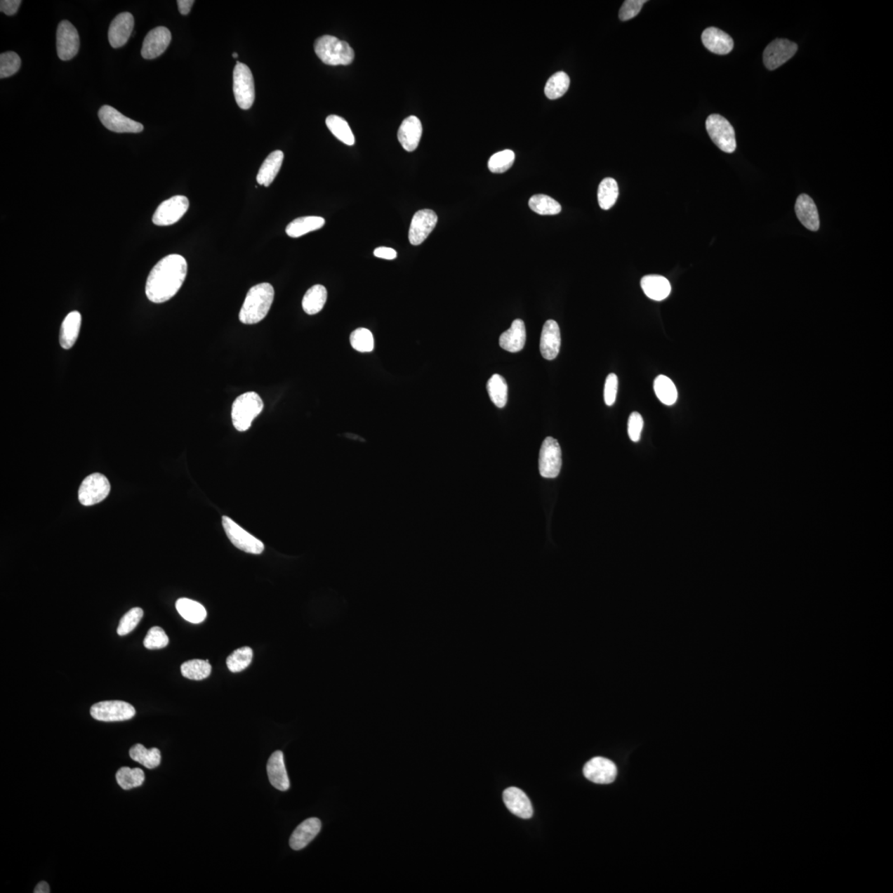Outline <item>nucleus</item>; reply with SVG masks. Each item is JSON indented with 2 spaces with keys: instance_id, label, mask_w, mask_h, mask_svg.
<instances>
[{
  "instance_id": "f257e3e1",
  "label": "nucleus",
  "mask_w": 893,
  "mask_h": 893,
  "mask_svg": "<svg viewBox=\"0 0 893 893\" xmlns=\"http://www.w3.org/2000/svg\"><path fill=\"white\" fill-rule=\"evenodd\" d=\"M187 275V263L183 256L171 254L162 258L149 273L146 283L147 299L161 304L176 295Z\"/></svg>"
},
{
  "instance_id": "f03ea898",
  "label": "nucleus",
  "mask_w": 893,
  "mask_h": 893,
  "mask_svg": "<svg viewBox=\"0 0 893 893\" xmlns=\"http://www.w3.org/2000/svg\"><path fill=\"white\" fill-rule=\"evenodd\" d=\"M275 291L269 283H260L251 288L245 298L239 313V320L244 324L260 322L267 315L273 303Z\"/></svg>"
},
{
  "instance_id": "7ed1b4c3",
  "label": "nucleus",
  "mask_w": 893,
  "mask_h": 893,
  "mask_svg": "<svg viewBox=\"0 0 893 893\" xmlns=\"http://www.w3.org/2000/svg\"><path fill=\"white\" fill-rule=\"evenodd\" d=\"M315 52L324 63L330 66H347L352 62L355 55L347 41L330 35L320 37L315 41Z\"/></svg>"
},
{
  "instance_id": "20e7f679",
  "label": "nucleus",
  "mask_w": 893,
  "mask_h": 893,
  "mask_svg": "<svg viewBox=\"0 0 893 893\" xmlns=\"http://www.w3.org/2000/svg\"><path fill=\"white\" fill-rule=\"evenodd\" d=\"M263 399L258 394L251 392L241 395L232 407V421L235 429L239 432L249 430L254 418L263 411Z\"/></svg>"
},
{
  "instance_id": "39448f33",
  "label": "nucleus",
  "mask_w": 893,
  "mask_h": 893,
  "mask_svg": "<svg viewBox=\"0 0 893 893\" xmlns=\"http://www.w3.org/2000/svg\"><path fill=\"white\" fill-rule=\"evenodd\" d=\"M706 127L711 140L720 150L727 153L736 151V133L732 125L723 116L710 115L706 119Z\"/></svg>"
},
{
  "instance_id": "423d86ee",
  "label": "nucleus",
  "mask_w": 893,
  "mask_h": 893,
  "mask_svg": "<svg viewBox=\"0 0 893 893\" xmlns=\"http://www.w3.org/2000/svg\"><path fill=\"white\" fill-rule=\"evenodd\" d=\"M234 93L237 104L242 110H249L255 100V86L252 72L246 65L237 62L234 70Z\"/></svg>"
},
{
  "instance_id": "0eeeda50",
  "label": "nucleus",
  "mask_w": 893,
  "mask_h": 893,
  "mask_svg": "<svg viewBox=\"0 0 893 893\" xmlns=\"http://www.w3.org/2000/svg\"><path fill=\"white\" fill-rule=\"evenodd\" d=\"M92 717L105 722H124L136 715L134 707L122 701H101L91 706Z\"/></svg>"
},
{
  "instance_id": "6e6552de",
  "label": "nucleus",
  "mask_w": 893,
  "mask_h": 893,
  "mask_svg": "<svg viewBox=\"0 0 893 893\" xmlns=\"http://www.w3.org/2000/svg\"><path fill=\"white\" fill-rule=\"evenodd\" d=\"M110 489V483L103 474L93 473L82 482L78 492L79 501L85 506L96 505L109 496Z\"/></svg>"
},
{
  "instance_id": "1a4fd4ad",
  "label": "nucleus",
  "mask_w": 893,
  "mask_h": 893,
  "mask_svg": "<svg viewBox=\"0 0 893 893\" xmlns=\"http://www.w3.org/2000/svg\"><path fill=\"white\" fill-rule=\"evenodd\" d=\"M222 523L227 538L239 550L253 555H260L264 551L263 543L246 532L235 521L223 516Z\"/></svg>"
},
{
  "instance_id": "9d476101",
  "label": "nucleus",
  "mask_w": 893,
  "mask_h": 893,
  "mask_svg": "<svg viewBox=\"0 0 893 893\" xmlns=\"http://www.w3.org/2000/svg\"><path fill=\"white\" fill-rule=\"evenodd\" d=\"M189 199L184 195H176L162 202L157 207L152 217V222L157 226H170L178 223L187 212Z\"/></svg>"
},
{
  "instance_id": "9b49d317",
  "label": "nucleus",
  "mask_w": 893,
  "mask_h": 893,
  "mask_svg": "<svg viewBox=\"0 0 893 893\" xmlns=\"http://www.w3.org/2000/svg\"><path fill=\"white\" fill-rule=\"evenodd\" d=\"M539 472L545 478H555L562 468V451L557 440L548 437L541 446L538 459Z\"/></svg>"
},
{
  "instance_id": "f8f14e48",
  "label": "nucleus",
  "mask_w": 893,
  "mask_h": 893,
  "mask_svg": "<svg viewBox=\"0 0 893 893\" xmlns=\"http://www.w3.org/2000/svg\"><path fill=\"white\" fill-rule=\"evenodd\" d=\"M102 124L112 132L138 133L143 131V125L121 114L110 105L102 106L99 110Z\"/></svg>"
},
{
  "instance_id": "ddd939ff",
  "label": "nucleus",
  "mask_w": 893,
  "mask_h": 893,
  "mask_svg": "<svg viewBox=\"0 0 893 893\" xmlns=\"http://www.w3.org/2000/svg\"><path fill=\"white\" fill-rule=\"evenodd\" d=\"M438 222V216L431 209H421L413 216L409 230V240L414 246L424 243Z\"/></svg>"
},
{
  "instance_id": "4468645a",
  "label": "nucleus",
  "mask_w": 893,
  "mask_h": 893,
  "mask_svg": "<svg viewBox=\"0 0 893 893\" xmlns=\"http://www.w3.org/2000/svg\"><path fill=\"white\" fill-rule=\"evenodd\" d=\"M80 48V37L78 32L67 20L59 23L57 31V50L58 57L69 60L76 57Z\"/></svg>"
},
{
  "instance_id": "2eb2a0df",
  "label": "nucleus",
  "mask_w": 893,
  "mask_h": 893,
  "mask_svg": "<svg viewBox=\"0 0 893 893\" xmlns=\"http://www.w3.org/2000/svg\"><path fill=\"white\" fill-rule=\"evenodd\" d=\"M798 46L788 39H776L767 45L764 52L765 67L774 71L787 62L798 52Z\"/></svg>"
},
{
  "instance_id": "dca6fc26",
  "label": "nucleus",
  "mask_w": 893,
  "mask_h": 893,
  "mask_svg": "<svg viewBox=\"0 0 893 893\" xmlns=\"http://www.w3.org/2000/svg\"><path fill=\"white\" fill-rule=\"evenodd\" d=\"M586 778L597 784H610L616 780L617 767L606 758L595 757L586 764L583 769Z\"/></svg>"
},
{
  "instance_id": "f3484780",
  "label": "nucleus",
  "mask_w": 893,
  "mask_h": 893,
  "mask_svg": "<svg viewBox=\"0 0 893 893\" xmlns=\"http://www.w3.org/2000/svg\"><path fill=\"white\" fill-rule=\"evenodd\" d=\"M171 34L165 27H157L147 34L143 41L141 54L144 59L152 60L160 57L168 48Z\"/></svg>"
},
{
  "instance_id": "a211bd4d",
  "label": "nucleus",
  "mask_w": 893,
  "mask_h": 893,
  "mask_svg": "<svg viewBox=\"0 0 893 893\" xmlns=\"http://www.w3.org/2000/svg\"><path fill=\"white\" fill-rule=\"evenodd\" d=\"M134 27V18L132 13L124 12L119 13L112 21L109 29V41L114 48H122L128 43Z\"/></svg>"
},
{
  "instance_id": "6ab92c4d",
  "label": "nucleus",
  "mask_w": 893,
  "mask_h": 893,
  "mask_svg": "<svg viewBox=\"0 0 893 893\" xmlns=\"http://www.w3.org/2000/svg\"><path fill=\"white\" fill-rule=\"evenodd\" d=\"M561 347L560 329L555 320H548L544 324L541 339V352L547 360L555 359Z\"/></svg>"
},
{
  "instance_id": "aec40b11",
  "label": "nucleus",
  "mask_w": 893,
  "mask_h": 893,
  "mask_svg": "<svg viewBox=\"0 0 893 893\" xmlns=\"http://www.w3.org/2000/svg\"><path fill=\"white\" fill-rule=\"evenodd\" d=\"M503 800L507 808L514 815L523 819L533 816L534 810L527 795L517 788H509L503 793Z\"/></svg>"
},
{
  "instance_id": "412c9836",
  "label": "nucleus",
  "mask_w": 893,
  "mask_h": 893,
  "mask_svg": "<svg viewBox=\"0 0 893 893\" xmlns=\"http://www.w3.org/2000/svg\"><path fill=\"white\" fill-rule=\"evenodd\" d=\"M422 133L421 120L416 116H409L403 121L399 128L398 140L404 150L414 152L421 142Z\"/></svg>"
},
{
  "instance_id": "4be33fe9",
  "label": "nucleus",
  "mask_w": 893,
  "mask_h": 893,
  "mask_svg": "<svg viewBox=\"0 0 893 893\" xmlns=\"http://www.w3.org/2000/svg\"><path fill=\"white\" fill-rule=\"evenodd\" d=\"M268 779L274 788L285 792L290 788V780L288 776L283 753L280 750L274 752L267 762Z\"/></svg>"
},
{
  "instance_id": "5701e85b",
  "label": "nucleus",
  "mask_w": 893,
  "mask_h": 893,
  "mask_svg": "<svg viewBox=\"0 0 893 893\" xmlns=\"http://www.w3.org/2000/svg\"><path fill=\"white\" fill-rule=\"evenodd\" d=\"M701 40L710 52L718 55L729 54L734 48L732 37L716 27H708L702 32Z\"/></svg>"
},
{
  "instance_id": "b1692460",
  "label": "nucleus",
  "mask_w": 893,
  "mask_h": 893,
  "mask_svg": "<svg viewBox=\"0 0 893 893\" xmlns=\"http://www.w3.org/2000/svg\"><path fill=\"white\" fill-rule=\"evenodd\" d=\"M321 821L318 818L307 819L298 826L290 839V845L294 850L306 847L319 833Z\"/></svg>"
},
{
  "instance_id": "393cba45",
  "label": "nucleus",
  "mask_w": 893,
  "mask_h": 893,
  "mask_svg": "<svg viewBox=\"0 0 893 893\" xmlns=\"http://www.w3.org/2000/svg\"><path fill=\"white\" fill-rule=\"evenodd\" d=\"M795 211L800 222L807 230L816 232L820 229V218L815 202L807 194H801L797 199Z\"/></svg>"
},
{
  "instance_id": "a878e982",
  "label": "nucleus",
  "mask_w": 893,
  "mask_h": 893,
  "mask_svg": "<svg viewBox=\"0 0 893 893\" xmlns=\"http://www.w3.org/2000/svg\"><path fill=\"white\" fill-rule=\"evenodd\" d=\"M527 341V329L522 319L513 321L511 327L501 335L500 346L510 352H517L523 350Z\"/></svg>"
},
{
  "instance_id": "bb28decb",
  "label": "nucleus",
  "mask_w": 893,
  "mask_h": 893,
  "mask_svg": "<svg viewBox=\"0 0 893 893\" xmlns=\"http://www.w3.org/2000/svg\"><path fill=\"white\" fill-rule=\"evenodd\" d=\"M81 326V315L78 311H72L63 320L60 331V344L64 350H68L76 343Z\"/></svg>"
},
{
  "instance_id": "cd10ccee",
  "label": "nucleus",
  "mask_w": 893,
  "mask_h": 893,
  "mask_svg": "<svg viewBox=\"0 0 893 893\" xmlns=\"http://www.w3.org/2000/svg\"><path fill=\"white\" fill-rule=\"evenodd\" d=\"M641 287L649 299L662 301L671 293V284L667 278L659 275L645 276L641 279Z\"/></svg>"
},
{
  "instance_id": "c85d7f7f",
  "label": "nucleus",
  "mask_w": 893,
  "mask_h": 893,
  "mask_svg": "<svg viewBox=\"0 0 893 893\" xmlns=\"http://www.w3.org/2000/svg\"><path fill=\"white\" fill-rule=\"evenodd\" d=\"M283 160L284 153L282 151L272 152L260 166L257 176L258 183L268 187L280 171Z\"/></svg>"
},
{
  "instance_id": "c756f323",
  "label": "nucleus",
  "mask_w": 893,
  "mask_h": 893,
  "mask_svg": "<svg viewBox=\"0 0 893 893\" xmlns=\"http://www.w3.org/2000/svg\"><path fill=\"white\" fill-rule=\"evenodd\" d=\"M325 225V220L319 216H306L296 218L287 225L286 232L291 238H300L321 229Z\"/></svg>"
},
{
  "instance_id": "7c9ffc66",
  "label": "nucleus",
  "mask_w": 893,
  "mask_h": 893,
  "mask_svg": "<svg viewBox=\"0 0 893 893\" xmlns=\"http://www.w3.org/2000/svg\"><path fill=\"white\" fill-rule=\"evenodd\" d=\"M327 296L326 288L322 285H315L310 288L302 300V307L305 312L310 315L319 313L326 303Z\"/></svg>"
},
{
  "instance_id": "2f4dec72",
  "label": "nucleus",
  "mask_w": 893,
  "mask_h": 893,
  "mask_svg": "<svg viewBox=\"0 0 893 893\" xmlns=\"http://www.w3.org/2000/svg\"><path fill=\"white\" fill-rule=\"evenodd\" d=\"M176 610L185 621L199 624L206 620L207 612L201 604L187 598H180L176 603Z\"/></svg>"
},
{
  "instance_id": "473e14b6",
  "label": "nucleus",
  "mask_w": 893,
  "mask_h": 893,
  "mask_svg": "<svg viewBox=\"0 0 893 893\" xmlns=\"http://www.w3.org/2000/svg\"><path fill=\"white\" fill-rule=\"evenodd\" d=\"M129 755L134 761L146 767L148 769H154L161 764V752L157 748L147 750L141 743L135 744L129 750Z\"/></svg>"
},
{
  "instance_id": "72a5a7b5",
  "label": "nucleus",
  "mask_w": 893,
  "mask_h": 893,
  "mask_svg": "<svg viewBox=\"0 0 893 893\" xmlns=\"http://www.w3.org/2000/svg\"><path fill=\"white\" fill-rule=\"evenodd\" d=\"M487 392L491 402L498 408H504L508 399V385L506 381L498 374H495L488 381Z\"/></svg>"
},
{
  "instance_id": "f704fd0d",
  "label": "nucleus",
  "mask_w": 893,
  "mask_h": 893,
  "mask_svg": "<svg viewBox=\"0 0 893 893\" xmlns=\"http://www.w3.org/2000/svg\"><path fill=\"white\" fill-rule=\"evenodd\" d=\"M654 389L659 401L666 406H673L677 399V390L673 381L668 376L660 375L654 380Z\"/></svg>"
},
{
  "instance_id": "c9c22d12",
  "label": "nucleus",
  "mask_w": 893,
  "mask_h": 893,
  "mask_svg": "<svg viewBox=\"0 0 893 893\" xmlns=\"http://www.w3.org/2000/svg\"><path fill=\"white\" fill-rule=\"evenodd\" d=\"M326 125L339 141L348 146L355 145V138L347 121L338 115H329L326 119Z\"/></svg>"
},
{
  "instance_id": "e433bc0d",
  "label": "nucleus",
  "mask_w": 893,
  "mask_h": 893,
  "mask_svg": "<svg viewBox=\"0 0 893 893\" xmlns=\"http://www.w3.org/2000/svg\"><path fill=\"white\" fill-rule=\"evenodd\" d=\"M597 197L599 206L604 211H608L615 206L619 197L616 180L611 178H604L600 183Z\"/></svg>"
},
{
  "instance_id": "4c0bfd02",
  "label": "nucleus",
  "mask_w": 893,
  "mask_h": 893,
  "mask_svg": "<svg viewBox=\"0 0 893 893\" xmlns=\"http://www.w3.org/2000/svg\"><path fill=\"white\" fill-rule=\"evenodd\" d=\"M529 206L541 216H555L562 211L560 204L546 194L533 195L529 201Z\"/></svg>"
},
{
  "instance_id": "58836bf2",
  "label": "nucleus",
  "mask_w": 893,
  "mask_h": 893,
  "mask_svg": "<svg viewBox=\"0 0 893 893\" xmlns=\"http://www.w3.org/2000/svg\"><path fill=\"white\" fill-rule=\"evenodd\" d=\"M211 665L206 660L193 659L181 665L180 670L183 677L190 680H203L211 673Z\"/></svg>"
},
{
  "instance_id": "ea45409f",
  "label": "nucleus",
  "mask_w": 893,
  "mask_h": 893,
  "mask_svg": "<svg viewBox=\"0 0 893 893\" xmlns=\"http://www.w3.org/2000/svg\"><path fill=\"white\" fill-rule=\"evenodd\" d=\"M569 86L570 78L567 76V74L564 72H558L553 74L548 79L545 88H544V93H545L548 99L556 100L565 95V93L569 90Z\"/></svg>"
},
{
  "instance_id": "a19ab883",
  "label": "nucleus",
  "mask_w": 893,
  "mask_h": 893,
  "mask_svg": "<svg viewBox=\"0 0 893 893\" xmlns=\"http://www.w3.org/2000/svg\"><path fill=\"white\" fill-rule=\"evenodd\" d=\"M116 780L121 788L130 790L140 787L145 780V774L138 767L132 769L128 767H123L116 774Z\"/></svg>"
},
{
  "instance_id": "79ce46f5",
  "label": "nucleus",
  "mask_w": 893,
  "mask_h": 893,
  "mask_svg": "<svg viewBox=\"0 0 893 893\" xmlns=\"http://www.w3.org/2000/svg\"><path fill=\"white\" fill-rule=\"evenodd\" d=\"M253 650L249 647H243L234 651L227 659V666L232 673H239L248 668L252 662Z\"/></svg>"
},
{
  "instance_id": "37998d69",
  "label": "nucleus",
  "mask_w": 893,
  "mask_h": 893,
  "mask_svg": "<svg viewBox=\"0 0 893 893\" xmlns=\"http://www.w3.org/2000/svg\"><path fill=\"white\" fill-rule=\"evenodd\" d=\"M350 343L352 347L358 352H370L374 350L373 335L367 329L360 328L355 330L351 334Z\"/></svg>"
},
{
  "instance_id": "c03bdc74",
  "label": "nucleus",
  "mask_w": 893,
  "mask_h": 893,
  "mask_svg": "<svg viewBox=\"0 0 893 893\" xmlns=\"http://www.w3.org/2000/svg\"><path fill=\"white\" fill-rule=\"evenodd\" d=\"M515 159V152L511 150H504L495 153L488 161V168L493 173H503L508 171L512 166Z\"/></svg>"
},
{
  "instance_id": "a18cd8bd",
  "label": "nucleus",
  "mask_w": 893,
  "mask_h": 893,
  "mask_svg": "<svg viewBox=\"0 0 893 893\" xmlns=\"http://www.w3.org/2000/svg\"><path fill=\"white\" fill-rule=\"evenodd\" d=\"M21 67V59L15 52H6L0 55V78H7L16 74Z\"/></svg>"
},
{
  "instance_id": "49530a36",
  "label": "nucleus",
  "mask_w": 893,
  "mask_h": 893,
  "mask_svg": "<svg viewBox=\"0 0 893 893\" xmlns=\"http://www.w3.org/2000/svg\"><path fill=\"white\" fill-rule=\"evenodd\" d=\"M143 617V609L135 607L131 609L121 618L118 627V635L124 636L131 633L138 626Z\"/></svg>"
},
{
  "instance_id": "de8ad7c7",
  "label": "nucleus",
  "mask_w": 893,
  "mask_h": 893,
  "mask_svg": "<svg viewBox=\"0 0 893 893\" xmlns=\"http://www.w3.org/2000/svg\"><path fill=\"white\" fill-rule=\"evenodd\" d=\"M169 644L168 636L161 627H152L149 630L147 635L144 639L143 644L147 649H161L166 647Z\"/></svg>"
},
{
  "instance_id": "09e8293b",
  "label": "nucleus",
  "mask_w": 893,
  "mask_h": 893,
  "mask_svg": "<svg viewBox=\"0 0 893 893\" xmlns=\"http://www.w3.org/2000/svg\"><path fill=\"white\" fill-rule=\"evenodd\" d=\"M645 3V0H626L622 4L620 13H619L620 20L627 21L638 15Z\"/></svg>"
},
{
  "instance_id": "8fccbe9b",
  "label": "nucleus",
  "mask_w": 893,
  "mask_h": 893,
  "mask_svg": "<svg viewBox=\"0 0 893 893\" xmlns=\"http://www.w3.org/2000/svg\"><path fill=\"white\" fill-rule=\"evenodd\" d=\"M644 420L638 412H633L628 421V434L630 439L637 443L641 437L642 430H643Z\"/></svg>"
},
{
  "instance_id": "3c124183",
  "label": "nucleus",
  "mask_w": 893,
  "mask_h": 893,
  "mask_svg": "<svg viewBox=\"0 0 893 893\" xmlns=\"http://www.w3.org/2000/svg\"><path fill=\"white\" fill-rule=\"evenodd\" d=\"M618 390V378L616 374H609L604 384V399L608 406L616 402Z\"/></svg>"
},
{
  "instance_id": "603ef678",
  "label": "nucleus",
  "mask_w": 893,
  "mask_h": 893,
  "mask_svg": "<svg viewBox=\"0 0 893 893\" xmlns=\"http://www.w3.org/2000/svg\"><path fill=\"white\" fill-rule=\"evenodd\" d=\"M21 3L20 0H1V2H0V11L6 13L8 16L15 15Z\"/></svg>"
},
{
  "instance_id": "864d4df0",
  "label": "nucleus",
  "mask_w": 893,
  "mask_h": 893,
  "mask_svg": "<svg viewBox=\"0 0 893 893\" xmlns=\"http://www.w3.org/2000/svg\"><path fill=\"white\" fill-rule=\"evenodd\" d=\"M375 257L385 260H394L397 257V251L387 246H380L374 251Z\"/></svg>"
},
{
  "instance_id": "5fc2aeb1",
  "label": "nucleus",
  "mask_w": 893,
  "mask_h": 893,
  "mask_svg": "<svg viewBox=\"0 0 893 893\" xmlns=\"http://www.w3.org/2000/svg\"><path fill=\"white\" fill-rule=\"evenodd\" d=\"M194 4V1H193V0H178V8L181 15H187L190 11H192Z\"/></svg>"
},
{
  "instance_id": "6e6d98bb",
  "label": "nucleus",
  "mask_w": 893,
  "mask_h": 893,
  "mask_svg": "<svg viewBox=\"0 0 893 893\" xmlns=\"http://www.w3.org/2000/svg\"><path fill=\"white\" fill-rule=\"evenodd\" d=\"M34 892L35 893H49L50 887L48 885V883L46 882H40L39 885L36 886Z\"/></svg>"
},
{
  "instance_id": "4d7b16f0",
  "label": "nucleus",
  "mask_w": 893,
  "mask_h": 893,
  "mask_svg": "<svg viewBox=\"0 0 893 893\" xmlns=\"http://www.w3.org/2000/svg\"><path fill=\"white\" fill-rule=\"evenodd\" d=\"M238 57H239L238 53H232V58H238Z\"/></svg>"
}]
</instances>
